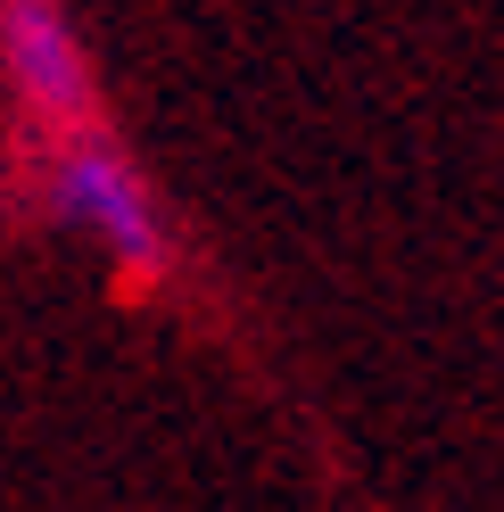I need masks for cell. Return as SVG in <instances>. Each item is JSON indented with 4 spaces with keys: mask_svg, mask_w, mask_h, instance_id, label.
Listing matches in <instances>:
<instances>
[{
    "mask_svg": "<svg viewBox=\"0 0 504 512\" xmlns=\"http://www.w3.org/2000/svg\"><path fill=\"white\" fill-rule=\"evenodd\" d=\"M42 215L67 223V232H83L116 273H133V281L174 265V223H166V207H157L149 174L108 141V124H83V133H58L50 141Z\"/></svg>",
    "mask_w": 504,
    "mask_h": 512,
    "instance_id": "1",
    "label": "cell"
},
{
    "mask_svg": "<svg viewBox=\"0 0 504 512\" xmlns=\"http://www.w3.org/2000/svg\"><path fill=\"white\" fill-rule=\"evenodd\" d=\"M0 75H9L17 116L42 141L108 124L100 116V75H91V50L75 34L67 0H0Z\"/></svg>",
    "mask_w": 504,
    "mask_h": 512,
    "instance_id": "2",
    "label": "cell"
}]
</instances>
